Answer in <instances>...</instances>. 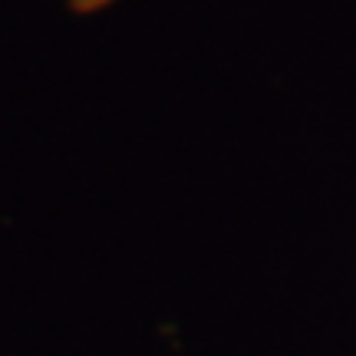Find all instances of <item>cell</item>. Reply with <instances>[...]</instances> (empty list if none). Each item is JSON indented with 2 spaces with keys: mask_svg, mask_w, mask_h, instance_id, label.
I'll use <instances>...</instances> for the list:
<instances>
[{
  "mask_svg": "<svg viewBox=\"0 0 356 356\" xmlns=\"http://www.w3.org/2000/svg\"><path fill=\"white\" fill-rule=\"evenodd\" d=\"M66 3H70V10H76V13H96L102 7H109L113 0H66Z\"/></svg>",
  "mask_w": 356,
  "mask_h": 356,
  "instance_id": "obj_1",
  "label": "cell"
}]
</instances>
